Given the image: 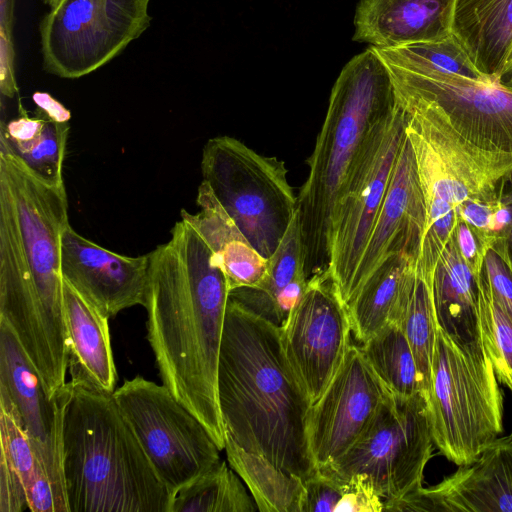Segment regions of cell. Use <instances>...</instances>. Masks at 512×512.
I'll use <instances>...</instances> for the list:
<instances>
[{
  "mask_svg": "<svg viewBox=\"0 0 512 512\" xmlns=\"http://www.w3.org/2000/svg\"><path fill=\"white\" fill-rule=\"evenodd\" d=\"M425 220V201L414 153L405 133L387 192L354 276L350 301L390 256L406 253L417 260Z\"/></svg>",
  "mask_w": 512,
  "mask_h": 512,
  "instance_id": "d6986e66",
  "label": "cell"
},
{
  "mask_svg": "<svg viewBox=\"0 0 512 512\" xmlns=\"http://www.w3.org/2000/svg\"><path fill=\"white\" fill-rule=\"evenodd\" d=\"M0 387L20 416L53 487L57 512H69L62 470V401L50 397L10 325L0 319Z\"/></svg>",
  "mask_w": 512,
  "mask_h": 512,
  "instance_id": "2e32d148",
  "label": "cell"
},
{
  "mask_svg": "<svg viewBox=\"0 0 512 512\" xmlns=\"http://www.w3.org/2000/svg\"><path fill=\"white\" fill-rule=\"evenodd\" d=\"M459 254L476 278L484 267L488 251L495 241L479 235L468 223L459 219L454 232Z\"/></svg>",
  "mask_w": 512,
  "mask_h": 512,
  "instance_id": "74e56055",
  "label": "cell"
},
{
  "mask_svg": "<svg viewBox=\"0 0 512 512\" xmlns=\"http://www.w3.org/2000/svg\"><path fill=\"white\" fill-rule=\"evenodd\" d=\"M484 269L494 293L512 313V253L506 237L488 251Z\"/></svg>",
  "mask_w": 512,
  "mask_h": 512,
  "instance_id": "d590c367",
  "label": "cell"
},
{
  "mask_svg": "<svg viewBox=\"0 0 512 512\" xmlns=\"http://www.w3.org/2000/svg\"><path fill=\"white\" fill-rule=\"evenodd\" d=\"M502 83L512 85V67L506 77L503 79Z\"/></svg>",
  "mask_w": 512,
  "mask_h": 512,
  "instance_id": "7bdbcfd3",
  "label": "cell"
},
{
  "mask_svg": "<svg viewBox=\"0 0 512 512\" xmlns=\"http://www.w3.org/2000/svg\"><path fill=\"white\" fill-rule=\"evenodd\" d=\"M258 507L239 475L220 459L181 488L170 512H254Z\"/></svg>",
  "mask_w": 512,
  "mask_h": 512,
  "instance_id": "f546056e",
  "label": "cell"
},
{
  "mask_svg": "<svg viewBox=\"0 0 512 512\" xmlns=\"http://www.w3.org/2000/svg\"><path fill=\"white\" fill-rule=\"evenodd\" d=\"M196 203L198 212L182 209L181 219L191 224L210 248L229 290L258 285L266 273L267 259L250 244L204 181L198 187Z\"/></svg>",
  "mask_w": 512,
  "mask_h": 512,
  "instance_id": "603a6c76",
  "label": "cell"
},
{
  "mask_svg": "<svg viewBox=\"0 0 512 512\" xmlns=\"http://www.w3.org/2000/svg\"><path fill=\"white\" fill-rule=\"evenodd\" d=\"M170 234L148 253L147 339L162 384L223 450L217 375L230 290L212 251L191 224L181 219Z\"/></svg>",
  "mask_w": 512,
  "mask_h": 512,
  "instance_id": "7a4b0ae2",
  "label": "cell"
},
{
  "mask_svg": "<svg viewBox=\"0 0 512 512\" xmlns=\"http://www.w3.org/2000/svg\"><path fill=\"white\" fill-rule=\"evenodd\" d=\"M433 280L434 276L424 275L416 269L412 291L398 322L415 357L426 397L430 389L432 357L438 326Z\"/></svg>",
  "mask_w": 512,
  "mask_h": 512,
  "instance_id": "1f68e13d",
  "label": "cell"
},
{
  "mask_svg": "<svg viewBox=\"0 0 512 512\" xmlns=\"http://www.w3.org/2000/svg\"><path fill=\"white\" fill-rule=\"evenodd\" d=\"M387 391L360 346L351 344L333 379L308 411L306 434L316 470L330 466L356 443Z\"/></svg>",
  "mask_w": 512,
  "mask_h": 512,
  "instance_id": "9a60e30c",
  "label": "cell"
},
{
  "mask_svg": "<svg viewBox=\"0 0 512 512\" xmlns=\"http://www.w3.org/2000/svg\"><path fill=\"white\" fill-rule=\"evenodd\" d=\"M150 0H59L39 24L43 69L77 79L118 56L150 26Z\"/></svg>",
  "mask_w": 512,
  "mask_h": 512,
  "instance_id": "8fae6325",
  "label": "cell"
},
{
  "mask_svg": "<svg viewBox=\"0 0 512 512\" xmlns=\"http://www.w3.org/2000/svg\"><path fill=\"white\" fill-rule=\"evenodd\" d=\"M501 193V189H500ZM501 202V195L492 200H467L456 207L459 219L468 223L479 235L497 242L493 230V214Z\"/></svg>",
  "mask_w": 512,
  "mask_h": 512,
  "instance_id": "f35d334b",
  "label": "cell"
},
{
  "mask_svg": "<svg viewBox=\"0 0 512 512\" xmlns=\"http://www.w3.org/2000/svg\"><path fill=\"white\" fill-rule=\"evenodd\" d=\"M360 348L389 391L400 396L425 394L412 349L398 324H387Z\"/></svg>",
  "mask_w": 512,
  "mask_h": 512,
  "instance_id": "4dcf8cb0",
  "label": "cell"
},
{
  "mask_svg": "<svg viewBox=\"0 0 512 512\" xmlns=\"http://www.w3.org/2000/svg\"><path fill=\"white\" fill-rule=\"evenodd\" d=\"M384 511L512 512L511 434L440 483L384 502Z\"/></svg>",
  "mask_w": 512,
  "mask_h": 512,
  "instance_id": "e0dca14e",
  "label": "cell"
},
{
  "mask_svg": "<svg viewBox=\"0 0 512 512\" xmlns=\"http://www.w3.org/2000/svg\"><path fill=\"white\" fill-rule=\"evenodd\" d=\"M149 254L125 256L86 239L70 224L61 238V272L80 295L109 318L145 303Z\"/></svg>",
  "mask_w": 512,
  "mask_h": 512,
  "instance_id": "ac0fdd59",
  "label": "cell"
},
{
  "mask_svg": "<svg viewBox=\"0 0 512 512\" xmlns=\"http://www.w3.org/2000/svg\"><path fill=\"white\" fill-rule=\"evenodd\" d=\"M1 457L11 465L26 492L29 511L57 512L50 479L40 462L16 407L0 387Z\"/></svg>",
  "mask_w": 512,
  "mask_h": 512,
  "instance_id": "4316f807",
  "label": "cell"
},
{
  "mask_svg": "<svg viewBox=\"0 0 512 512\" xmlns=\"http://www.w3.org/2000/svg\"><path fill=\"white\" fill-rule=\"evenodd\" d=\"M217 391L225 437L303 481L317 470L306 434L311 402L280 327L228 299Z\"/></svg>",
  "mask_w": 512,
  "mask_h": 512,
  "instance_id": "3957f363",
  "label": "cell"
},
{
  "mask_svg": "<svg viewBox=\"0 0 512 512\" xmlns=\"http://www.w3.org/2000/svg\"><path fill=\"white\" fill-rule=\"evenodd\" d=\"M342 494L343 479L317 470L304 480L301 512H336Z\"/></svg>",
  "mask_w": 512,
  "mask_h": 512,
  "instance_id": "e575fe53",
  "label": "cell"
},
{
  "mask_svg": "<svg viewBox=\"0 0 512 512\" xmlns=\"http://www.w3.org/2000/svg\"><path fill=\"white\" fill-rule=\"evenodd\" d=\"M43 3H45L49 9L52 8L53 6L56 5V3L59 1V0H42Z\"/></svg>",
  "mask_w": 512,
  "mask_h": 512,
  "instance_id": "ee69618b",
  "label": "cell"
},
{
  "mask_svg": "<svg viewBox=\"0 0 512 512\" xmlns=\"http://www.w3.org/2000/svg\"><path fill=\"white\" fill-rule=\"evenodd\" d=\"M301 276H306L304 244L296 211L279 246L267 259L263 279L254 287L231 290L229 298L280 327L276 312L277 297L290 283Z\"/></svg>",
  "mask_w": 512,
  "mask_h": 512,
  "instance_id": "f1b7e54d",
  "label": "cell"
},
{
  "mask_svg": "<svg viewBox=\"0 0 512 512\" xmlns=\"http://www.w3.org/2000/svg\"><path fill=\"white\" fill-rule=\"evenodd\" d=\"M433 295L439 326L464 340L479 337L477 285L459 254L454 235L439 258Z\"/></svg>",
  "mask_w": 512,
  "mask_h": 512,
  "instance_id": "484cf974",
  "label": "cell"
},
{
  "mask_svg": "<svg viewBox=\"0 0 512 512\" xmlns=\"http://www.w3.org/2000/svg\"><path fill=\"white\" fill-rule=\"evenodd\" d=\"M60 394L69 512H170L173 496L113 393L70 380Z\"/></svg>",
  "mask_w": 512,
  "mask_h": 512,
  "instance_id": "277c9868",
  "label": "cell"
},
{
  "mask_svg": "<svg viewBox=\"0 0 512 512\" xmlns=\"http://www.w3.org/2000/svg\"><path fill=\"white\" fill-rule=\"evenodd\" d=\"M480 337L437 326L427 396L434 444L458 466L475 461L503 431V397Z\"/></svg>",
  "mask_w": 512,
  "mask_h": 512,
  "instance_id": "8992f818",
  "label": "cell"
},
{
  "mask_svg": "<svg viewBox=\"0 0 512 512\" xmlns=\"http://www.w3.org/2000/svg\"><path fill=\"white\" fill-rule=\"evenodd\" d=\"M225 451L231 468L249 489L261 512H301L304 481L263 456L246 451L225 437Z\"/></svg>",
  "mask_w": 512,
  "mask_h": 512,
  "instance_id": "83f0119b",
  "label": "cell"
},
{
  "mask_svg": "<svg viewBox=\"0 0 512 512\" xmlns=\"http://www.w3.org/2000/svg\"><path fill=\"white\" fill-rule=\"evenodd\" d=\"M68 132V121L53 118L39 108L31 117L20 106L17 119L1 123L0 147L17 156L43 180L62 185Z\"/></svg>",
  "mask_w": 512,
  "mask_h": 512,
  "instance_id": "d4e9b609",
  "label": "cell"
},
{
  "mask_svg": "<svg viewBox=\"0 0 512 512\" xmlns=\"http://www.w3.org/2000/svg\"><path fill=\"white\" fill-rule=\"evenodd\" d=\"M454 0H361L353 40L377 49L442 40L451 35Z\"/></svg>",
  "mask_w": 512,
  "mask_h": 512,
  "instance_id": "ffe728a7",
  "label": "cell"
},
{
  "mask_svg": "<svg viewBox=\"0 0 512 512\" xmlns=\"http://www.w3.org/2000/svg\"><path fill=\"white\" fill-rule=\"evenodd\" d=\"M416 275V259L406 253L387 258L347 305L352 334L365 343L389 323L398 324Z\"/></svg>",
  "mask_w": 512,
  "mask_h": 512,
  "instance_id": "cb8c5ba5",
  "label": "cell"
},
{
  "mask_svg": "<svg viewBox=\"0 0 512 512\" xmlns=\"http://www.w3.org/2000/svg\"><path fill=\"white\" fill-rule=\"evenodd\" d=\"M387 65L398 97L431 107L481 148L512 152V85Z\"/></svg>",
  "mask_w": 512,
  "mask_h": 512,
  "instance_id": "4fadbf2b",
  "label": "cell"
},
{
  "mask_svg": "<svg viewBox=\"0 0 512 512\" xmlns=\"http://www.w3.org/2000/svg\"><path fill=\"white\" fill-rule=\"evenodd\" d=\"M201 172L250 244L265 259L271 257L297 211L284 161L236 138L218 136L203 147Z\"/></svg>",
  "mask_w": 512,
  "mask_h": 512,
  "instance_id": "52a82bcc",
  "label": "cell"
},
{
  "mask_svg": "<svg viewBox=\"0 0 512 512\" xmlns=\"http://www.w3.org/2000/svg\"><path fill=\"white\" fill-rule=\"evenodd\" d=\"M451 34L486 80L503 81L512 67V0H454Z\"/></svg>",
  "mask_w": 512,
  "mask_h": 512,
  "instance_id": "44dd1931",
  "label": "cell"
},
{
  "mask_svg": "<svg viewBox=\"0 0 512 512\" xmlns=\"http://www.w3.org/2000/svg\"><path fill=\"white\" fill-rule=\"evenodd\" d=\"M113 395L173 497L221 459L206 427L165 385L136 376Z\"/></svg>",
  "mask_w": 512,
  "mask_h": 512,
  "instance_id": "30bf717a",
  "label": "cell"
},
{
  "mask_svg": "<svg viewBox=\"0 0 512 512\" xmlns=\"http://www.w3.org/2000/svg\"><path fill=\"white\" fill-rule=\"evenodd\" d=\"M501 198L512 212V174L506 178L501 186ZM506 237L512 250V222L506 233Z\"/></svg>",
  "mask_w": 512,
  "mask_h": 512,
  "instance_id": "b9f144b4",
  "label": "cell"
},
{
  "mask_svg": "<svg viewBox=\"0 0 512 512\" xmlns=\"http://www.w3.org/2000/svg\"><path fill=\"white\" fill-rule=\"evenodd\" d=\"M14 0H1V52L13 53L12 24Z\"/></svg>",
  "mask_w": 512,
  "mask_h": 512,
  "instance_id": "ab89813d",
  "label": "cell"
},
{
  "mask_svg": "<svg viewBox=\"0 0 512 512\" xmlns=\"http://www.w3.org/2000/svg\"><path fill=\"white\" fill-rule=\"evenodd\" d=\"M68 225L65 185L43 180L0 147V319L50 397L67 382L61 238Z\"/></svg>",
  "mask_w": 512,
  "mask_h": 512,
  "instance_id": "6da1fadb",
  "label": "cell"
},
{
  "mask_svg": "<svg viewBox=\"0 0 512 512\" xmlns=\"http://www.w3.org/2000/svg\"><path fill=\"white\" fill-rule=\"evenodd\" d=\"M510 434H511V436H512V432H511Z\"/></svg>",
  "mask_w": 512,
  "mask_h": 512,
  "instance_id": "f6af8a7d",
  "label": "cell"
},
{
  "mask_svg": "<svg viewBox=\"0 0 512 512\" xmlns=\"http://www.w3.org/2000/svg\"><path fill=\"white\" fill-rule=\"evenodd\" d=\"M374 49L385 62L411 72L451 74L479 82L492 83L479 73L452 34L442 40L432 42L391 49Z\"/></svg>",
  "mask_w": 512,
  "mask_h": 512,
  "instance_id": "836d02e7",
  "label": "cell"
},
{
  "mask_svg": "<svg viewBox=\"0 0 512 512\" xmlns=\"http://www.w3.org/2000/svg\"><path fill=\"white\" fill-rule=\"evenodd\" d=\"M396 104L389 67L371 46L354 56L336 79L297 202L308 279L328 270L339 198L372 128Z\"/></svg>",
  "mask_w": 512,
  "mask_h": 512,
  "instance_id": "5b68a950",
  "label": "cell"
},
{
  "mask_svg": "<svg viewBox=\"0 0 512 512\" xmlns=\"http://www.w3.org/2000/svg\"><path fill=\"white\" fill-rule=\"evenodd\" d=\"M405 126L406 113L397 101L395 108L372 128L337 203L326 272L345 306L387 192Z\"/></svg>",
  "mask_w": 512,
  "mask_h": 512,
  "instance_id": "7c38bea8",
  "label": "cell"
},
{
  "mask_svg": "<svg viewBox=\"0 0 512 512\" xmlns=\"http://www.w3.org/2000/svg\"><path fill=\"white\" fill-rule=\"evenodd\" d=\"M33 100L37 108L49 116L61 121H68L70 119V112L48 93L36 92L33 94Z\"/></svg>",
  "mask_w": 512,
  "mask_h": 512,
  "instance_id": "60d3db41",
  "label": "cell"
},
{
  "mask_svg": "<svg viewBox=\"0 0 512 512\" xmlns=\"http://www.w3.org/2000/svg\"><path fill=\"white\" fill-rule=\"evenodd\" d=\"M475 281L479 337L498 381L512 392V313L494 293L484 267Z\"/></svg>",
  "mask_w": 512,
  "mask_h": 512,
  "instance_id": "d6a6232c",
  "label": "cell"
},
{
  "mask_svg": "<svg viewBox=\"0 0 512 512\" xmlns=\"http://www.w3.org/2000/svg\"><path fill=\"white\" fill-rule=\"evenodd\" d=\"M383 512L384 500L367 474H354L343 479L342 499L336 512Z\"/></svg>",
  "mask_w": 512,
  "mask_h": 512,
  "instance_id": "8d00e7d4",
  "label": "cell"
},
{
  "mask_svg": "<svg viewBox=\"0 0 512 512\" xmlns=\"http://www.w3.org/2000/svg\"><path fill=\"white\" fill-rule=\"evenodd\" d=\"M69 339L68 371L71 381L114 393L117 373L111 346L109 317L63 279Z\"/></svg>",
  "mask_w": 512,
  "mask_h": 512,
  "instance_id": "7402d4cb",
  "label": "cell"
},
{
  "mask_svg": "<svg viewBox=\"0 0 512 512\" xmlns=\"http://www.w3.org/2000/svg\"><path fill=\"white\" fill-rule=\"evenodd\" d=\"M396 97L406 113L405 133L425 202L439 198L456 208L467 200L499 196L503 182L512 174V152L481 148L431 107Z\"/></svg>",
  "mask_w": 512,
  "mask_h": 512,
  "instance_id": "9c48e42d",
  "label": "cell"
},
{
  "mask_svg": "<svg viewBox=\"0 0 512 512\" xmlns=\"http://www.w3.org/2000/svg\"><path fill=\"white\" fill-rule=\"evenodd\" d=\"M351 334L347 307L328 273L311 276L280 327L283 350L311 405L339 369L352 344Z\"/></svg>",
  "mask_w": 512,
  "mask_h": 512,
  "instance_id": "5bb4252c",
  "label": "cell"
},
{
  "mask_svg": "<svg viewBox=\"0 0 512 512\" xmlns=\"http://www.w3.org/2000/svg\"><path fill=\"white\" fill-rule=\"evenodd\" d=\"M434 446L426 395L400 396L388 390L356 443L318 470L340 479L367 474L384 502L397 500L423 487Z\"/></svg>",
  "mask_w": 512,
  "mask_h": 512,
  "instance_id": "ba28073f",
  "label": "cell"
}]
</instances>
